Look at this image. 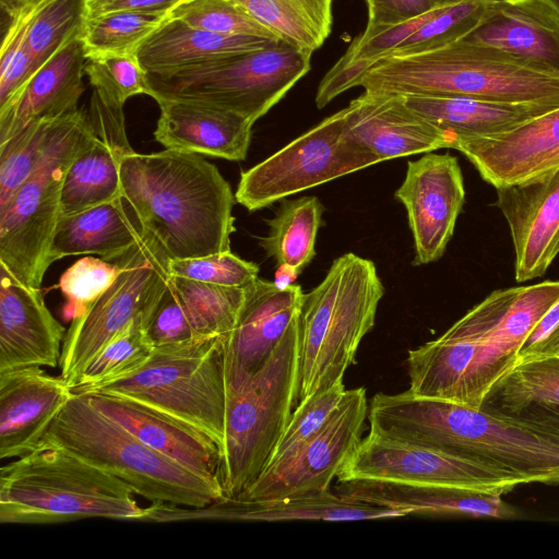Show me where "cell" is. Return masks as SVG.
Listing matches in <instances>:
<instances>
[{"label":"cell","instance_id":"cell-31","mask_svg":"<svg viewBox=\"0 0 559 559\" xmlns=\"http://www.w3.org/2000/svg\"><path fill=\"white\" fill-rule=\"evenodd\" d=\"M277 41L254 36L215 34L187 25L173 16L143 44L138 59L148 74L167 76Z\"/></svg>","mask_w":559,"mask_h":559},{"label":"cell","instance_id":"cell-35","mask_svg":"<svg viewBox=\"0 0 559 559\" xmlns=\"http://www.w3.org/2000/svg\"><path fill=\"white\" fill-rule=\"evenodd\" d=\"M278 39L312 53L332 28V0H235Z\"/></svg>","mask_w":559,"mask_h":559},{"label":"cell","instance_id":"cell-47","mask_svg":"<svg viewBox=\"0 0 559 559\" xmlns=\"http://www.w3.org/2000/svg\"><path fill=\"white\" fill-rule=\"evenodd\" d=\"M168 269L174 276L230 287L243 288L259 277V266L255 263L246 261L231 251L198 258H169Z\"/></svg>","mask_w":559,"mask_h":559},{"label":"cell","instance_id":"cell-48","mask_svg":"<svg viewBox=\"0 0 559 559\" xmlns=\"http://www.w3.org/2000/svg\"><path fill=\"white\" fill-rule=\"evenodd\" d=\"M144 332L154 347L204 337L199 334L171 276L145 323Z\"/></svg>","mask_w":559,"mask_h":559},{"label":"cell","instance_id":"cell-28","mask_svg":"<svg viewBox=\"0 0 559 559\" xmlns=\"http://www.w3.org/2000/svg\"><path fill=\"white\" fill-rule=\"evenodd\" d=\"M559 300V281L518 286L511 305L484 340L466 378L462 404L480 407L492 383L516 360L520 347Z\"/></svg>","mask_w":559,"mask_h":559},{"label":"cell","instance_id":"cell-42","mask_svg":"<svg viewBox=\"0 0 559 559\" xmlns=\"http://www.w3.org/2000/svg\"><path fill=\"white\" fill-rule=\"evenodd\" d=\"M345 392L344 383L341 382L299 403L265 469L284 463L313 438L333 415Z\"/></svg>","mask_w":559,"mask_h":559},{"label":"cell","instance_id":"cell-22","mask_svg":"<svg viewBox=\"0 0 559 559\" xmlns=\"http://www.w3.org/2000/svg\"><path fill=\"white\" fill-rule=\"evenodd\" d=\"M66 332L40 289L27 287L0 265V372L59 367Z\"/></svg>","mask_w":559,"mask_h":559},{"label":"cell","instance_id":"cell-21","mask_svg":"<svg viewBox=\"0 0 559 559\" xmlns=\"http://www.w3.org/2000/svg\"><path fill=\"white\" fill-rule=\"evenodd\" d=\"M344 109L348 135L380 163L452 148L451 135L413 111L402 95L364 91Z\"/></svg>","mask_w":559,"mask_h":559},{"label":"cell","instance_id":"cell-11","mask_svg":"<svg viewBox=\"0 0 559 559\" xmlns=\"http://www.w3.org/2000/svg\"><path fill=\"white\" fill-rule=\"evenodd\" d=\"M114 261L121 265L117 280L66 332L59 367L71 389L117 334L135 321L145 326L171 276L169 257L150 234Z\"/></svg>","mask_w":559,"mask_h":559},{"label":"cell","instance_id":"cell-49","mask_svg":"<svg viewBox=\"0 0 559 559\" xmlns=\"http://www.w3.org/2000/svg\"><path fill=\"white\" fill-rule=\"evenodd\" d=\"M559 354V300L545 313L524 341L515 362Z\"/></svg>","mask_w":559,"mask_h":559},{"label":"cell","instance_id":"cell-4","mask_svg":"<svg viewBox=\"0 0 559 559\" xmlns=\"http://www.w3.org/2000/svg\"><path fill=\"white\" fill-rule=\"evenodd\" d=\"M384 287L374 263L348 252L304 294L298 314L296 406L343 382L365 335L373 328Z\"/></svg>","mask_w":559,"mask_h":559},{"label":"cell","instance_id":"cell-5","mask_svg":"<svg viewBox=\"0 0 559 559\" xmlns=\"http://www.w3.org/2000/svg\"><path fill=\"white\" fill-rule=\"evenodd\" d=\"M134 495L123 480L68 450L40 444L0 468V522L138 521L144 508Z\"/></svg>","mask_w":559,"mask_h":559},{"label":"cell","instance_id":"cell-16","mask_svg":"<svg viewBox=\"0 0 559 559\" xmlns=\"http://www.w3.org/2000/svg\"><path fill=\"white\" fill-rule=\"evenodd\" d=\"M405 207L414 241L416 266L439 260L451 240L465 201L457 158L428 152L407 163L406 175L394 193Z\"/></svg>","mask_w":559,"mask_h":559},{"label":"cell","instance_id":"cell-19","mask_svg":"<svg viewBox=\"0 0 559 559\" xmlns=\"http://www.w3.org/2000/svg\"><path fill=\"white\" fill-rule=\"evenodd\" d=\"M496 195L510 229L515 281L543 276L559 254V167L497 187Z\"/></svg>","mask_w":559,"mask_h":559},{"label":"cell","instance_id":"cell-2","mask_svg":"<svg viewBox=\"0 0 559 559\" xmlns=\"http://www.w3.org/2000/svg\"><path fill=\"white\" fill-rule=\"evenodd\" d=\"M121 195L145 234L170 259L230 251L236 198L217 167L202 155L165 148L126 154L119 165Z\"/></svg>","mask_w":559,"mask_h":559},{"label":"cell","instance_id":"cell-38","mask_svg":"<svg viewBox=\"0 0 559 559\" xmlns=\"http://www.w3.org/2000/svg\"><path fill=\"white\" fill-rule=\"evenodd\" d=\"M154 348L144 332V322L131 323L93 357L72 391L84 393L135 373L151 358Z\"/></svg>","mask_w":559,"mask_h":559},{"label":"cell","instance_id":"cell-27","mask_svg":"<svg viewBox=\"0 0 559 559\" xmlns=\"http://www.w3.org/2000/svg\"><path fill=\"white\" fill-rule=\"evenodd\" d=\"M337 495L403 511L406 515H468L508 519L516 511L501 492L476 488L353 479L338 481Z\"/></svg>","mask_w":559,"mask_h":559},{"label":"cell","instance_id":"cell-9","mask_svg":"<svg viewBox=\"0 0 559 559\" xmlns=\"http://www.w3.org/2000/svg\"><path fill=\"white\" fill-rule=\"evenodd\" d=\"M92 132L88 116L82 110L60 116L34 173L0 209V265L27 287L39 289L52 263L63 179Z\"/></svg>","mask_w":559,"mask_h":559},{"label":"cell","instance_id":"cell-26","mask_svg":"<svg viewBox=\"0 0 559 559\" xmlns=\"http://www.w3.org/2000/svg\"><path fill=\"white\" fill-rule=\"evenodd\" d=\"M86 394L96 409L151 449L209 481L219 483L221 450L203 432L132 400L102 393Z\"/></svg>","mask_w":559,"mask_h":559},{"label":"cell","instance_id":"cell-55","mask_svg":"<svg viewBox=\"0 0 559 559\" xmlns=\"http://www.w3.org/2000/svg\"><path fill=\"white\" fill-rule=\"evenodd\" d=\"M559 7V0H552Z\"/></svg>","mask_w":559,"mask_h":559},{"label":"cell","instance_id":"cell-43","mask_svg":"<svg viewBox=\"0 0 559 559\" xmlns=\"http://www.w3.org/2000/svg\"><path fill=\"white\" fill-rule=\"evenodd\" d=\"M173 16L187 25L215 34L281 40L235 0H188L174 10Z\"/></svg>","mask_w":559,"mask_h":559},{"label":"cell","instance_id":"cell-56","mask_svg":"<svg viewBox=\"0 0 559 559\" xmlns=\"http://www.w3.org/2000/svg\"><path fill=\"white\" fill-rule=\"evenodd\" d=\"M366 1H367V0H365V2H366Z\"/></svg>","mask_w":559,"mask_h":559},{"label":"cell","instance_id":"cell-37","mask_svg":"<svg viewBox=\"0 0 559 559\" xmlns=\"http://www.w3.org/2000/svg\"><path fill=\"white\" fill-rule=\"evenodd\" d=\"M173 12L114 11L86 20L81 34L86 60L105 56H138L143 44Z\"/></svg>","mask_w":559,"mask_h":559},{"label":"cell","instance_id":"cell-36","mask_svg":"<svg viewBox=\"0 0 559 559\" xmlns=\"http://www.w3.org/2000/svg\"><path fill=\"white\" fill-rule=\"evenodd\" d=\"M532 405L559 407V354L515 362L492 383L480 407L511 415Z\"/></svg>","mask_w":559,"mask_h":559},{"label":"cell","instance_id":"cell-52","mask_svg":"<svg viewBox=\"0 0 559 559\" xmlns=\"http://www.w3.org/2000/svg\"><path fill=\"white\" fill-rule=\"evenodd\" d=\"M48 0H0L2 12L11 21L26 10L43 4Z\"/></svg>","mask_w":559,"mask_h":559},{"label":"cell","instance_id":"cell-46","mask_svg":"<svg viewBox=\"0 0 559 559\" xmlns=\"http://www.w3.org/2000/svg\"><path fill=\"white\" fill-rule=\"evenodd\" d=\"M48 1L24 11L8 23L1 44L0 109L15 97L35 73L25 36L32 20Z\"/></svg>","mask_w":559,"mask_h":559},{"label":"cell","instance_id":"cell-23","mask_svg":"<svg viewBox=\"0 0 559 559\" xmlns=\"http://www.w3.org/2000/svg\"><path fill=\"white\" fill-rule=\"evenodd\" d=\"M72 389L39 366L0 372V459L21 457L37 447Z\"/></svg>","mask_w":559,"mask_h":559},{"label":"cell","instance_id":"cell-50","mask_svg":"<svg viewBox=\"0 0 559 559\" xmlns=\"http://www.w3.org/2000/svg\"><path fill=\"white\" fill-rule=\"evenodd\" d=\"M366 4L370 29L414 19L437 5L433 0H367Z\"/></svg>","mask_w":559,"mask_h":559},{"label":"cell","instance_id":"cell-18","mask_svg":"<svg viewBox=\"0 0 559 559\" xmlns=\"http://www.w3.org/2000/svg\"><path fill=\"white\" fill-rule=\"evenodd\" d=\"M93 132L69 165L61 191V214L71 215L121 197L119 165L131 152L123 106L93 88L87 114Z\"/></svg>","mask_w":559,"mask_h":559},{"label":"cell","instance_id":"cell-54","mask_svg":"<svg viewBox=\"0 0 559 559\" xmlns=\"http://www.w3.org/2000/svg\"><path fill=\"white\" fill-rule=\"evenodd\" d=\"M437 5L449 4L461 0H433Z\"/></svg>","mask_w":559,"mask_h":559},{"label":"cell","instance_id":"cell-29","mask_svg":"<svg viewBox=\"0 0 559 559\" xmlns=\"http://www.w3.org/2000/svg\"><path fill=\"white\" fill-rule=\"evenodd\" d=\"M81 34L35 71L15 97L0 109V144L35 119L56 118L79 109L86 63Z\"/></svg>","mask_w":559,"mask_h":559},{"label":"cell","instance_id":"cell-53","mask_svg":"<svg viewBox=\"0 0 559 559\" xmlns=\"http://www.w3.org/2000/svg\"><path fill=\"white\" fill-rule=\"evenodd\" d=\"M558 167H559V151L557 153H555L552 156H550L544 164H542L531 177H534L536 175H539V174H543L546 171L554 170Z\"/></svg>","mask_w":559,"mask_h":559},{"label":"cell","instance_id":"cell-1","mask_svg":"<svg viewBox=\"0 0 559 559\" xmlns=\"http://www.w3.org/2000/svg\"><path fill=\"white\" fill-rule=\"evenodd\" d=\"M369 431L508 472L526 483H559V441L506 414L419 396L377 393Z\"/></svg>","mask_w":559,"mask_h":559},{"label":"cell","instance_id":"cell-3","mask_svg":"<svg viewBox=\"0 0 559 559\" xmlns=\"http://www.w3.org/2000/svg\"><path fill=\"white\" fill-rule=\"evenodd\" d=\"M365 92L461 95L559 107V71L463 38L383 58L358 82Z\"/></svg>","mask_w":559,"mask_h":559},{"label":"cell","instance_id":"cell-6","mask_svg":"<svg viewBox=\"0 0 559 559\" xmlns=\"http://www.w3.org/2000/svg\"><path fill=\"white\" fill-rule=\"evenodd\" d=\"M40 444L68 450L123 480L151 503L202 508L225 498L219 483L209 481L151 449L96 409L86 393L72 391Z\"/></svg>","mask_w":559,"mask_h":559},{"label":"cell","instance_id":"cell-41","mask_svg":"<svg viewBox=\"0 0 559 559\" xmlns=\"http://www.w3.org/2000/svg\"><path fill=\"white\" fill-rule=\"evenodd\" d=\"M59 117H43L0 144V209L34 173Z\"/></svg>","mask_w":559,"mask_h":559},{"label":"cell","instance_id":"cell-33","mask_svg":"<svg viewBox=\"0 0 559 559\" xmlns=\"http://www.w3.org/2000/svg\"><path fill=\"white\" fill-rule=\"evenodd\" d=\"M405 104L456 139L508 131L558 107L502 103L461 95H402ZM453 147V144H452Z\"/></svg>","mask_w":559,"mask_h":559},{"label":"cell","instance_id":"cell-13","mask_svg":"<svg viewBox=\"0 0 559 559\" xmlns=\"http://www.w3.org/2000/svg\"><path fill=\"white\" fill-rule=\"evenodd\" d=\"M381 480L492 490L502 495L525 481L508 472L369 431L337 480Z\"/></svg>","mask_w":559,"mask_h":559},{"label":"cell","instance_id":"cell-17","mask_svg":"<svg viewBox=\"0 0 559 559\" xmlns=\"http://www.w3.org/2000/svg\"><path fill=\"white\" fill-rule=\"evenodd\" d=\"M302 296L299 285L259 277L245 287L237 321L223 336L227 397L241 392L270 359L297 320Z\"/></svg>","mask_w":559,"mask_h":559},{"label":"cell","instance_id":"cell-40","mask_svg":"<svg viewBox=\"0 0 559 559\" xmlns=\"http://www.w3.org/2000/svg\"><path fill=\"white\" fill-rule=\"evenodd\" d=\"M84 23V0H49L36 13L25 36V45L35 71L68 41L80 35Z\"/></svg>","mask_w":559,"mask_h":559},{"label":"cell","instance_id":"cell-34","mask_svg":"<svg viewBox=\"0 0 559 559\" xmlns=\"http://www.w3.org/2000/svg\"><path fill=\"white\" fill-rule=\"evenodd\" d=\"M324 206L313 195L283 199L260 241L266 255L290 275H298L316 255V240Z\"/></svg>","mask_w":559,"mask_h":559},{"label":"cell","instance_id":"cell-12","mask_svg":"<svg viewBox=\"0 0 559 559\" xmlns=\"http://www.w3.org/2000/svg\"><path fill=\"white\" fill-rule=\"evenodd\" d=\"M378 163L348 135L343 108L242 171L235 198L253 212Z\"/></svg>","mask_w":559,"mask_h":559},{"label":"cell","instance_id":"cell-30","mask_svg":"<svg viewBox=\"0 0 559 559\" xmlns=\"http://www.w3.org/2000/svg\"><path fill=\"white\" fill-rule=\"evenodd\" d=\"M155 140L165 148L240 162L250 146L248 119L221 108L182 100H160Z\"/></svg>","mask_w":559,"mask_h":559},{"label":"cell","instance_id":"cell-25","mask_svg":"<svg viewBox=\"0 0 559 559\" xmlns=\"http://www.w3.org/2000/svg\"><path fill=\"white\" fill-rule=\"evenodd\" d=\"M452 148L495 188L526 180L559 151V107L504 132L456 139Z\"/></svg>","mask_w":559,"mask_h":559},{"label":"cell","instance_id":"cell-51","mask_svg":"<svg viewBox=\"0 0 559 559\" xmlns=\"http://www.w3.org/2000/svg\"><path fill=\"white\" fill-rule=\"evenodd\" d=\"M188 0H84L85 21L114 11L174 12Z\"/></svg>","mask_w":559,"mask_h":559},{"label":"cell","instance_id":"cell-45","mask_svg":"<svg viewBox=\"0 0 559 559\" xmlns=\"http://www.w3.org/2000/svg\"><path fill=\"white\" fill-rule=\"evenodd\" d=\"M84 73L93 88L109 100L124 106L132 96L151 97L147 72L138 56H105L86 60Z\"/></svg>","mask_w":559,"mask_h":559},{"label":"cell","instance_id":"cell-44","mask_svg":"<svg viewBox=\"0 0 559 559\" xmlns=\"http://www.w3.org/2000/svg\"><path fill=\"white\" fill-rule=\"evenodd\" d=\"M120 271L117 261L110 263L91 255L75 261L62 273L58 284L66 298L63 318L72 321L83 314L112 285Z\"/></svg>","mask_w":559,"mask_h":559},{"label":"cell","instance_id":"cell-24","mask_svg":"<svg viewBox=\"0 0 559 559\" xmlns=\"http://www.w3.org/2000/svg\"><path fill=\"white\" fill-rule=\"evenodd\" d=\"M462 38L559 71V7L552 0H490Z\"/></svg>","mask_w":559,"mask_h":559},{"label":"cell","instance_id":"cell-39","mask_svg":"<svg viewBox=\"0 0 559 559\" xmlns=\"http://www.w3.org/2000/svg\"><path fill=\"white\" fill-rule=\"evenodd\" d=\"M171 278L200 335L225 336L233 330L245 299V287L174 275Z\"/></svg>","mask_w":559,"mask_h":559},{"label":"cell","instance_id":"cell-15","mask_svg":"<svg viewBox=\"0 0 559 559\" xmlns=\"http://www.w3.org/2000/svg\"><path fill=\"white\" fill-rule=\"evenodd\" d=\"M518 287L498 289L468 310L442 335L408 350L409 391L462 404L466 378L484 340L495 329Z\"/></svg>","mask_w":559,"mask_h":559},{"label":"cell","instance_id":"cell-10","mask_svg":"<svg viewBox=\"0 0 559 559\" xmlns=\"http://www.w3.org/2000/svg\"><path fill=\"white\" fill-rule=\"evenodd\" d=\"M311 56L280 40L173 75L147 73L151 97L221 108L254 123L307 74Z\"/></svg>","mask_w":559,"mask_h":559},{"label":"cell","instance_id":"cell-7","mask_svg":"<svg viewBox=\"0 0 559 559\" xmlns=\"http://www.w3.org/2000/svg\"><path fill=\"white\" fill-rule=\"evenodd\" d=\"M84 393L135 401L224 445L227 384L222 335L157 346L135 373Z\"/></svg>","mask_w":559,"mask_h":559},{"label":"cell","instance_id":"cell-14","mask_svg":"<svg viewBox=\"0 0 559 559\" xmlns=\"http://www.w3.org/2000/svg\"><path fill=\"white\" fill-rule=\"evenodd\" d=\"M367 416L366 389L346 390L333 415L313 438L284 463L265 469L234 498L270 500L329 490L361 441Z\"/></svg>","mask_w":559,"mask_h":559},{"label":"cell","instance_id":"cell-8","mask_svg":"<svg viewBox=\"0 0 559 559\" xmlns=\"http://www.w3.org/2000/svg\"><path fill=\"white\" fill-rule=\"evenodd\" d=\"M298 318L246 388L227 397L218 479L225 498L250 487L265 471L296 406Z\"/></svg>","mask_w":559,"mask_h":559},{"label":"cell","instance_id":"cell-20","mask_svg":"<svg viewBox=\"0 0 559 559\" xmlns=\"http://www.w3.org/2000/svg\"><path fill=\"white\" fill-rule=\"evenodd\" d=\"M407 516L403 511L350 500L330 489L313 495L247 500L222 498L202 508H181L170 503H151L139 521L225 520L281 522L297 520L362 521Z\"/></svg>","mask_w":559,"mask_h":559},{"label":"cell","instance_id":"cell-32","mask_svg":"<svg viewBox=\"0 0 559 559\" xmlns=\"http://www.w3.org/2000/svg\"><path fill=\"white\" fill-rule=\"evenodd\" d=\"M143 236L135 213L121 195L79 213L61 215L52 241L51 262L92 253L114 261Z\"/></svg>","mask_w":559,"mask_h":559}]
</instances>
